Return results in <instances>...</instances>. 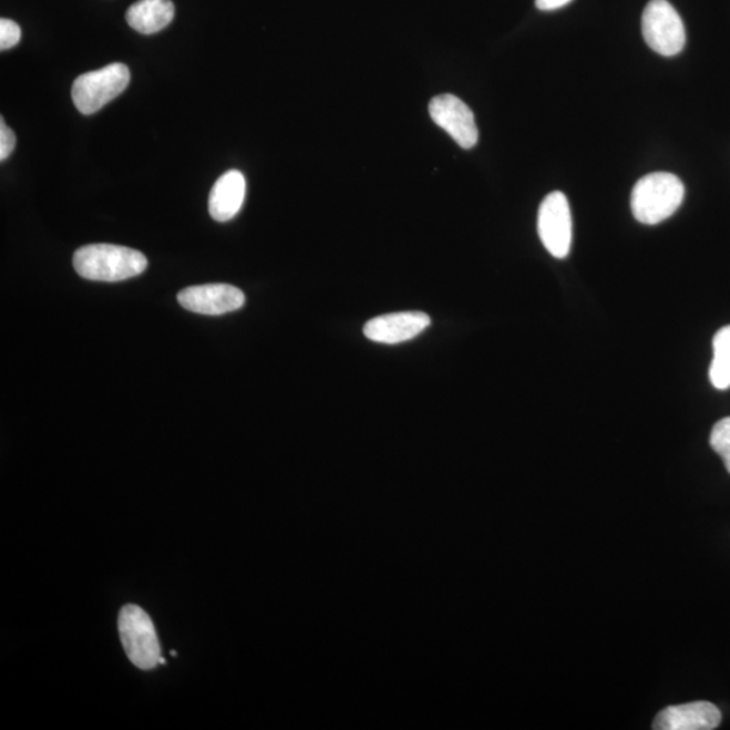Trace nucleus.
I'll return each instance as SVG.
<instances>
[{"label":"nucleus","mask_w":730,"mask_h":730,"mask_svg":"<svg viewBox=\"0 0 730 730\" xmlns=\"http://www.w3.org/2000/svg\"><path fill=\"white\" fill-rule=\"evenodd\" d=\"M709 379L717 390L730 389V325L714 336Z\"/></svg>","instance_id":"ddd939ff"},{"label":"nucleus","mask_w":730,"mask_h":730,"mask_svg":"<svg viewBox=\"0 0 730 730\" xmlns=\"http://www.w3.org/2000/svg\"><path fill=\"white\" fill-rule=\"evenodd\" d=\"M431 327V317L421 311L392 312L368 321L364 335L368 340L379 343L407 342L415 339L423 330Z\"/></svg>","instance_id":"1a4fd4ad"},{"label":"nucleus","mask_w":730,"mask_h":730,"mask_svg":"<svg viewBox=\"0 0 730 730\" xmlns=\"http://www.w3.org/2000/svg\"><path fill=\"white\" fill-rule=\"evenodd\" d=\"M710 446L719 453L730 474V417L720 420L711 429Z\"/></svg>","instance_id":"4468645a"},{"label":"nucleus","mask_w":730,"mask_h":730,"mask_svg":"<svg viewBox=\"0 0 730 730\" xmlns=\"http://www.w3.org/2000/svg\"><path fill=\"white\" fill-rule=\"evenodd\" d=\"M73 267L84 279L113 284L143 274L148 267V260L136 249L92 244L75 251Z\"/></svg>","instance_id":"f257e3e1"},{"label":"nucleus","mask_w":730,"mask_h":730,"mask_svg":"<svg viewBox=\"0 0 730 730\" xmlns=\"http://www.w3.org/2000/svg\"><path fill=\"white\" fill-rule=\"evenodd\" d=\"M177 300L184 309L204 316L228 315L245 305L240 288L219 284L184 288Z\"/></svg>","instance_id":"6e6552de"},{"label":"nucleus","mask_w":730,"mask_h":730,"mask_svg":"<svg viewBox=\"0 0 730 730\" xmlns=\"http://www.w3.org/2000/svg\"><path fill=\"white\" fill-rule=\"evenodd\" d=\"M683 198L685 186L678 176L655 172L635 184L630 196L631 213L641 224L658 225L674 216Z\"/></svg>","instance_id":"f03ea898"},{"label":"nucleus","mask_w":730,"mask_h":730,"mask_svg":"<svg viewBox=\"0 0 730 730\" xmlns=\"http://www.w3.org/2000/svg\"><path fill=\"white\" fill-rule=\"evenodd\" d=\"M573 0H536V8L542 11H554L564 8Z\"/></svg>","instance_id":"f3484780"},{"label":"nucleus","mask_w":730,"mask_h":730,"mask_svg":"<svg viewBox=\"0 0 730 730\" xmlns=\"http://www.w3.org/2000/svg\"><path fill=\"white\" fill-rule=\"evenodd\" d=\"M537 229L545 249L556 259H566L573 244V217L566 195L555 192L545 196L538 208Z\"/></svg>","instance_id":"423d86ee"},{"label":"nucleus","mask_w":730,"mask_h":730,"mask_svg":"<svg viewBox=\"0 0 730 730\" xmlns=\"http://www.w3.org/2000/svg\"><path fill=\"white\" fill-rule=\"evenodd\" d=\"M721 711L707 701L690 702L661 710L654 721L656 730H711L720 726Z\"/></svg>","instance_id":"9d476101"},{"label":"nucleus","mask_w":730,"mask_h":730,"mask_svg":"<svg viewBox=\"0 0 730 730\" xmlns=\"http://www.w3.org/2000/svg\"><path fill=\"white\" fill-rule=\"evenodd\" d=\"M17 138L14 132L4 124V120L0 122V161H8L11 153L14 152Z\"/></svg>","instance_id":"dca6fc26"},{"label":"nucleus","mask_w":730,"mask_h":730,"mask_svg":"<svg viewBox=\"0 0 730 730\" xmlns=\"http://www.w3.org/2000/svg\"><path fill=\"white\" fill-rule=\"evenodd\" d=\"M21 41V28L14 21L0 20V49L8 51V49L18 45Z\"/></svg>","instance_id":"2eb2a0df"},{"label":"nucleus","mask_w":730,"mask_h":730,"mask_svg":"<svg viewBox=\"0 0 730 730\" xmlns=\"http://www.w3.org/2000/svg\"><path fill=\"white\" fill-rule=\"evenodd\" d=\"M119 630L122 646L134 666L144 671L158 666L162 656L161 642L148 613L137 605L122 607Z\"/></svg>","instance_id":"7ed1b4c3"},{"label":"nucleus","mask_w":730,"mask_h":730,"mask_svg":"<svg viewBox=\"0 0 730 730\" xmlns=\"http://www.w3.org/2000/svg\"><path fill=\"white\" fill-rule=\"evenodd\" d=\"M429 113L434 124L444 128L457 145L464 150L474 148L480 133L474 113L462 100L451 94L435 96L429 103Z\"/></svg>","instance_id":"0eeeda50"},{"label":"nucleus","mask_w":730,"mask_h":730,"mask_svg":"<svg viewBox=\"0 0 730 730\" xmlns=\"http://www.w3.org/2000/svg\"><path fill=\"white\" fill-rule=\"evenodd\" d=\"M175 6L171 0H140L128 8L126 21L141 34H155L174 20Z\"/></svg>","instance_id":"f8f14e48"},{"label":"nucleus","mask_w":730,"mask_h":730,"mask_svg":"<svg viewBox=\"0 0 730 730\" xmlns=\"http://www.w3.org/2000/svg\"><path fill=\"white\" fill-rule=\"evenodd\" d=\"M247 195V182L240 171L226 172L208 196V213L218 223H228L240 213Z\"/></svg>","instance_id":"9b49d317"},{"label":"nucleus","mask_w":730,"mask_h":730,"mask_svg":"<svg viewBox=\"0 0 730 730\" xmlns=\"http://www.w3.org/2000/svg\"><path fill=\"white\" fill-rule=\"evenodd\" d=\"M641 29L648 47L661 56L672 58L683 51L685 23L667 0H650L642 12Z\"/></svg>","instance_id":"39448f33"},{"label":"nucleus","mask_w":730,"mask_h":730,"mask_svg":"<svg viewBox=\"0 0 730 730\" xmlns=\"http://www.w3.org/2000/svg\"><path fill=\"white\" fill-rule=\"evenodd\" d=\"M158 665H161V666L167 665V661H165L163 656H161V659H158Z\"/></svg>","instance_id":"a211bd4d"},{"label":"nucleus","mask_w":730,"mask_h":730,"mask_svg":"<svg viewBox=\"0 0 730 730\" xmlns=\"http://www.w3.org/2000/svg\"><path fill=\"white\" fill-rule=\"evenodd\" d=\"M131 82V71L122 63L83 73L72 85V100L84 115L95 114L124 92Z\"/></svg>","instance_id":"20e7f679"}]
</instances>
